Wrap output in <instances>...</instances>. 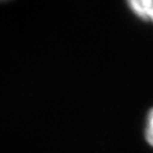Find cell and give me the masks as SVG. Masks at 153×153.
I'll return each mask as SVG.
<instances>
[{"label":"cell","mask_w":153,"mask_h":153,"mask_svg":"<svg viewBox=\"0 0 153 153\" xmlns=\"http://www.w3.org/2000/svg\"><path fill=\"white\" fill-rule=\"evenodd\" d=\"M126 4L137 19L153 25V0H126Z\"/></svg>","instance_id":"obj_1"},{"label":"cell","mask_w":153,"mask_h":153,"mask_svg":"<svg viewBox=\"0 0 153 153\" xmlns=\"http://www.w3.org/2000/svg\"><path fill=\"white\" fill-rule=\"evenodd\" d=\"M143 136L146 142L153 148V107H151L146 114L143 124Z\"/></svg>","instance_id":"obj_2"},{"label":"cell","mask_w":153,"mask_h":153,"mask_svg":"<svg viewBox=\"0 0 153 153\" xmlns=\"http://www.w3.org/2000/svg\"><path fill=\"white\" fill-rule=\"evenodd\" d=\"M0 1H6V0H0Z\"/></svg>","instance_id":"obj_3"}]
</instances>
